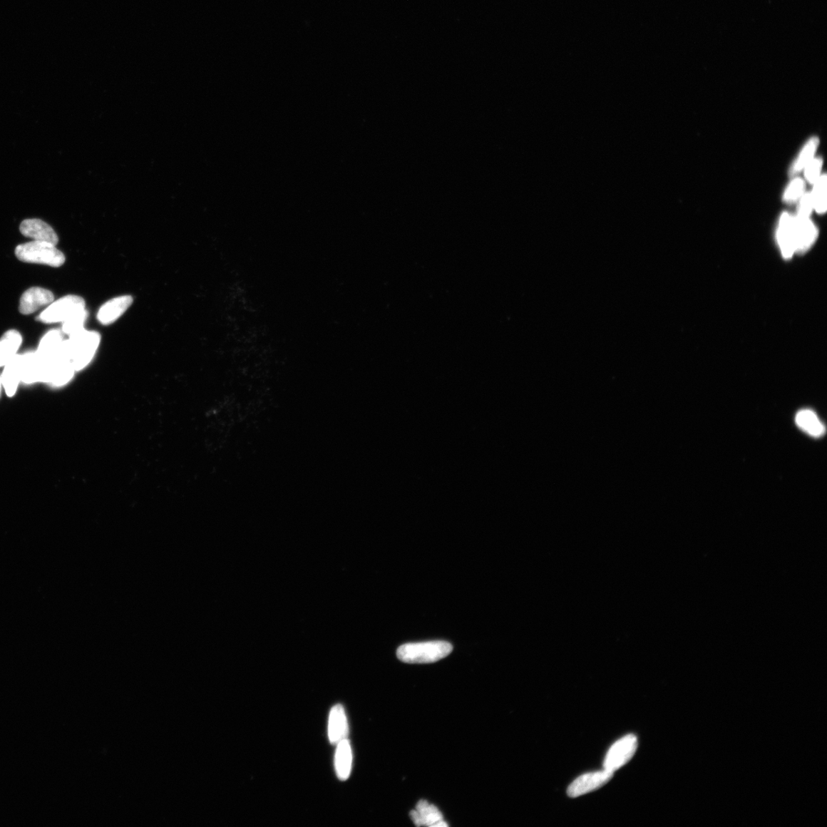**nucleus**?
I'll use <instances>...</instances> for the list:
<instances>
[{
  "mask_svg": "<svg viewBox=\"0 0 827 827\" xmlns=\"http://www.w3.org/2000/svg\"><path fill=\"white\" fill-rule=\"evenodd\" d=\"M349 726L344 708L338 704L330 711L328 726V736L331 744H337L347 739Z\"/></svg>",
  "mask_w": 827,
  "mask_h": 827,
  "instance_id": "11",
  "label": "nucleus"
},
{
  "mask_svg": "<svg viewBox=\"0 0 827 827\" xmlns=\"http://www.w3.org/2000/svg\"><path fill=\"white\" fill-rule=\"evenodd\" d=\"M101 339L96 331L83 329L66 340L71 363L76 371L86 368L94 359Z\"/></svg>",
  "mask_w": 827,
  "mask_h": 827,
  "instance_id": "1",
  "label": "nucleus"
},
{
  "mask_svg": "<svg viewBox=\"0 0 827 827\" xmlns=\"http://www.w3.org/2000/svg\"><path fill=\"white\" fill-rule=\"evenodd\" d=\"M23 343L19 331L10 329L0 338V367L5 366L16 355Z\"/></svg>",
  "mask_w": 827,
  "mask_h": 827,
  "instance_id": "17",
  "label": "nucleus"
},
{
  "mask_svg": "<svg viewBox=\"0 0 827 827\" xmlns=\"http://www.w3.org/2000/svg\"><path fill=\"white\" fill-rule=\"evenodd\" d=\"M48 385L54 388L66 386L75 376L76 371L68 359L56 358L50 360Z\"/></svg>",
  "mask_w": 827,
  "mask_h": 827,
  "instance_id": "14",
  "label": "nucleus"
},
{
  "mask_svg": "<svg viewBox=\"0 0 827 827\" xmlns=\"http://www.w3.org/2000/svg\"><path fill=\"white\" fill-rule=\"evenodd\" d=\"M637 746V738L635 735H628L616 741L606 754L604 769L615 772L625 766L635 756Z\"/></svg>",
  "mask_w": 827,
  "mask_h": 827,
  "instance_id": "5",
  "label": "nucleus"
},
{
  "mask_svg": "<svg viewBox=\"0 0 827 827\" xmlns=\"http://www.w3.org/2000/svg\"><path fill=\"white\" fill-rule=\"evenodd\" d=\"M452 650V645L446 641H428L402 645L397 650V657L407 664H431L446 658Z\"/></svg>",
  "mask_w": 827,
  "mask_h": 827,
  "instance_id": "2",
  "label": "nucleus"
},
{
  "mask_svg": "<svg viewBox=\"0 0 827 827\" xmlns=\"http://www.w3.org/2000/svg\"><path fill=\"white\" fill-rule=\"evenodd\" d=\"M335 754V769L337 777L341 781L349 779L353 764V752L347 739L339 742Z\"/></svg>",
  "mask_w": 827,
  "mask_h": 827,
  "instance_id": "16",
  "label": "nucleus"
},
{
  "mask_svg": "<svg viewBox=\"0 0 827 827\" xmlns=\"http://www.w3.org/2000/svg\"><path fill=\"white\" fill-rule=\"evenodd\" d=\"M793 231L796 253L808 252L814 244L818 234L810 217L797 215L793 218Z\"/></svg>",
  "mask_w": 827,
  "mask_h": 827,
  "instance_id": "8",
  "label": "nucleus"
},
{
  "mask_svg": "<svg viewBox=\"0 0 827 827\" xmlns=\"http://www.w3.org/2000/svg\"><path fill=\"white\" fill-rule=\"evenodd\" d=\"M3 389H4V388H3V384H2L1 376H0V396H1V393H2Z\"/></svg>",
  "mask_w": 827,
  "mask_h": 827,
  "instance_id": "26",
  "label": "nucleus"
},
{
  "mask_svg": "<svg viewBox=\"0 0 827 827\" xmlns=\"http://www.w3.org/2000/svg\"><path fill=\"white\" fill-rule=\"evenodd\" d=\"M88 317V312L86 309L80 310V312L70 317L65 322L62 323L61 331L63 334L69 337L73 335L80 330L85 329L84 324Z\"/></svg>",
  "mask_w": 827,
  "mask_h": 827,
  "instance_id": "20",
  "label": "nucleus"
},
{
  "mask_svg": "<svg viewBox=\"0 0 827 827\" xmlns=\"http://www.w3.org/2000/svg\"><path fill=\"white\" fill-rule=\"evenodd\" d=\"M804 190V183L801 179H795L786 190L784 199L786 202H793L798 200Z\"/></svg>",
  "mask_w": 827,
  "mask_h": 827,
  "instance_id": "23",
  "label": "nucleus"
},
{
  "mask_svg": "<svg viewBox=\"0 0 827 827\" xmlns=\"http://www.w3.org/2000/svg\"><path fill=\"white\" fill-rule=\"evenodd\" d=\"M56 246L46 242H30L18 245L15 255L23 262L59 267L65 264L66 256Z\"/></svg>",
  "mask_w": 827,
  "mask_h": 827,
  "instance_id": "3",
  "label": "nucleus"
},
{
  "mask_svg": "<svg viewBox=\"0 0 827 827\" xmlns=\"http://www.w3.org/2000/svg\"><path fill=\"white\" fill-rule=\"evenodd\" d=\"M20 232L35 241L46 242L54 245L58 243V237L53 227L44 221L37 219L26 220L20 224Z\"/></svg>",
  "mask_w": 827,
  "mask_h": 827,
  "instance_id": "10",
  "label": "nucleus"
},
{
  "mask_svg": "<svg viewBox=\"0 0 827 827\" xmlns=\"http://www.w3.org/2000/svg\"><path fill=\"white\" fill-rule=\"evenodd\" d=\"M54 299V294L49 289L31 287L20 298L19 312L24 315L34 314L40 308L53 303Z\"/></svg>",
  "mask_w": 827,
  "mask_h": 827,
  "instance_id": "7",
  "label": "nucleus"
},
{
  "mask_svg": "<svg viewBox=\"0 0 827 827\" xmlns=\"http://www.w3.org/2000/svg\"><path fill=\"white\" fill-rule=\"evenodd\" d=\"M822 160L815 159L812 160L805 169V178L811 183H815L821 178V170L822 168Z\"/></svg>",
  "mask_w": 827,
  "mask_h": 827,
  "instance_id": "24",
  "label": "nucleus"
},
{
  "mask_svg": "<svg viewBox=\"0 0 827 827\" xmlns=\"http://www.w3.org/2000/svg\"><path fill=\"white\" fill-rule=\"evenodd\" d=\"M818 146V140L813 138L806 145L798 160L795 161L791 169V174H796L804 169L812 160L813 154Z\"/></svg>",
  "mask_w": 827,
  "mask_h": 827,
  "instance_id": "21",
  "label": "nucleus"
},
{
  "mask_svg": "<svg viewBox=\"0 0 827 827\" xmlns=\"http://www.w3.org/2000/svg\"><path fill=\"white\" fill-rule=\"evenodd\" d=\"M410 816L417 826L436 827L438 823L443 821V815L437 806L430 804L425 800L418 803L416 810L412 811Z\"/></svg>",
  "mask_w": 827,
  "mask_h": 827,
  "instance_id": "15",
  "label": "nucleus"
},
{
  "mask_svg": "<svg viewBox=\"0 0 827 827\" xmlns=\"http://www.w3.org/2000/svg\"><path fill=\"white\" fill-rule=\"evenodd\" d=\"M133 298L130 295H122L112 298L99 309L97 319L103 325H111L127 312L133 304Z\"/></svg>",
  "mask_w": 827,
  "mask_h": 827,
  "instance_id": "9",
  "label": "nucleus"
},
{
  "mask_svg": "<svg viewBox=\"0 0 827 827\" xmlns=\"http://www.w3.org/2000/svg\"><path fill=\"white\" fill-rule=\"evenodd\" d=\"M777 234L783 257L791 258L796 253L793 217L788 213H784L781 215Z\"/></svg>",
  "mask_w": 827,
  "mask_h": 827,
  "instance_id": "13",
  "label": "nucleus"
},
{
  "mask_svg": "<svg viewBox=\"0 0 827 827\" xmlns=\"http://www.w3.org/2000/svg\"><path fill=\"white\" fill-rule=\"evenodd\" d=\"M798 426L813 437H821L825 433V427L816 414L811 410H802L796 416Z\"/></svg>",
  "mask_w": 827,
  "mask_h": 827,
  "instance_id": "19",
  "label": "nucleus"
},
{
  "mask_svg": "<svg viewBox=\"0 0 827 827\" xmlns=\"http://www.w3.org/2000/svg\"><path fill=\"white\" fill-rule=\"evenodd\" d=\"M84 309V299L78 295H67L49 304L39 314L38 320L47 324L63 323L70 317Z\"/></svg>",
  "mask_w": 827,
  "mask_h": 827,
  "instance_id": "4",
  "label": "nucleus"
},
{
  "mask_svg": "<svg viewBox=\"0 0 827 827\" xmlns=\"http://www.w3.org/2000/svg\"><path fill=\"white\" fill-rule=\"evenodd\" d=\"M826 178L822 175L815 183V188L811 195L813 209L818 213H824L826 210Z\"/></svg>",
  "mask_w": 827,
  "mask_h": 827,
  "instance_id": "22",
  "label": "nucleus"
},
{
  "mask_svg": "<svg viewBox=\"0 0 827 827\" xmlns=\"http://www.w3.org/2000/svg\"><path fill=\"white\" fill-rule=\"evenodd\" d=\"M4 367L3 374L0 375L3 388L6 395L12 398L16 394L19 386L22 382V355L17 354Z\"/></svg>",
  "mask_w": 827,
  "mask_h": 827,
  "instance_id": "12",
  "label": "nucleus"
},
{
  "mask_svg": "<svg viewBox=\"0 0 827 827\" xmlns=\"http://www.w3.org/2000/svg\"><path fill=\"white\" fill-rule=\"evenodd\" d=\"M614 772L607 770L587 773L575 780L568 787L567 793L570 798H577L603 787L612 780Z\"/></svg>",
  "mask_w": 827,
  "mask_h": 827,
  "instance_id": "6",
  "label": "nucleus"
},
{
  "mask_svg": "<svg viewBox=\"0 0 827 827\" xmlns=\"http://www.w3.org/2000/svg\"><path fill=\"white\" fill-rule=\"evenodd\" d=\"M813 209L811 195L806 194L803 196L801 201L798 215L803 217H810L811 213Z\"/></svg>",
  "mask_w": 827,
  "mask_h": 827,
  "instance_id": "25",
  "label": "nucleus"
},
{
  "mask_svg": "<svg viewBox=\"0 0 827 827\" xmlns=\"http://www.w3.org/2000/svg\"><path fill=\"white\" fill-rule=\"evenodd\" d=\"M63 332L60 329H51L41 338L36 353L47 360H53L63 342Z\"/></svg>",
  "mask_w": 827,
  "mask_h": 827,
  "instance_id": "18",
  "label": "nucleus"
}]
</instances>
